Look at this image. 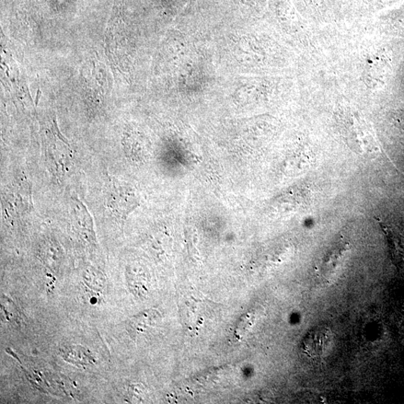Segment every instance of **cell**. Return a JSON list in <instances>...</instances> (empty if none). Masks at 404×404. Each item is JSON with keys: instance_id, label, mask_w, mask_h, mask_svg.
Wrapping results in <instances>:
<instances>
[{"instance_id": "obj_1", "label": "cell", "mask_w": 404, "mask_h": 404, "mask_svg": "<svg viewBox=\"0 0 404 404\" xmlns=\"http://www.w3.org/2000/svg\"><path fill=\"white\" fill-rule=\"evenodd\" d=\"M332 341L331 330L326 326H318L308 332L302 342V350L311 359H322L329 353Z\"/></svg>"}, {"instance_id": "obj_2", "label": "cell", "mask_w": 404, "mask_h": 404, "mask_svg": "<svg viewBox=\"0 0 404 404\" xmlns=\"http://www.w3.org/2000/svg\"><path fill=\"white\" fill-rule=\"evenodd\" d=\"M65 359L75 364L89 365L95 363V358L83 347H70L63 351Z\"/></svg>"}, {"instance_id": "obj_3", "label": "cell", "mask_w": 404, "mask_h": 404, "mask_svg": "<svg viewBox=\"0 0 404 404\" xmlns=\"http://www.w3.org/2000/svg\"><path fill=\"white\" fill-rule=\"evenodd\" d=\"M84 276L86 284L89 287H93L92 288H94L95 290L99 291L105 286V279L94 270H86Z\"/></svg>"}]
</instances>
